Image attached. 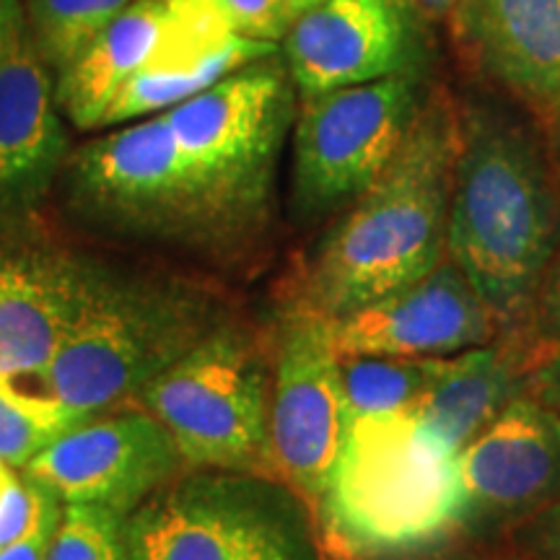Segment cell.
<instances>
[{"label": "cell", "instance_id": "cell-1", "mask_svg": "<svg viewBox=\"0 0 560 560\" xmlns=\"http://www.w3.org/2000/svg\"><path fill=\"white\" fill-rule=\"evenodd\" d=\"M457 115L450 257L495 325L511 327L532 312L560 247V170L514 109L470 100Z\"/></svg>", "mask_w": 560, "mask_h": 560}, {"label": "cell", "instance_id": "cell-2", "mask_svg": "<svg viewBox=\"0 0 560 560\" xmlns=\"http://www.w3.org/2000/svg\"><path fill=\"white\" fill-rule=\"evenodd\" d=\"M457 143V107L433 91L400 153L322 236L299 301L335 322L436 270L450 257Z\"/></svg>", "mask_w": 560, "mask_h": 560}, {"label": "cell", "instance_id": "cell-3", "mask_svg": "<svg viewBox=\"0 0 560 560\" xmlns=\"http://www.w3.org/2000/svg\"><path fill=\"white\" fill-rule=\"evenodd\" d=\"M314 511L340 558H431L462 535L457 457L425 444L410 410L350 418Z\"/></svg>", "mask_w": 560, "mask_h": 560}, {"label": "cell", "instance_id": "cell-4", "mask_svg": "<svg viewBox=\"0 0 560 560\" xmlns=\"http://www.w3.org/2000/svg\"><path fill=\"white\" fill-rule=\"evenodd\" d=\"M221 319L206 293L182 283L115 280L94 272L73 325L45 374L13 389L42 418L70 429L136 400ZM9 387V384H5Z\"/></svg>", "mask_w": 560, "mask_h": 560}, {"label": "cell", "instance_id": "cell-5", "mask_svg": "<svg viewBox=\"0 0 560 560\" xmlns=\"http://www.w3.org/2000/svg\"><path fill=\"white\" fill-rule=\"evenodd\" d=\"M296 89L276 52L161 112L198 192L208 234H247L270 208Z\"/></svg>", "mask_w": 560, "mask_h": 560}, {"label": "cell", "instance_id": "cell-6", "mask_svg": "<svg viewBox=\"0 0 560 560\" xmlns=\"http://www.w3.org/2000/svg\"><path fill=\"white\" fill-rule=\"evenodd\" d=\"M125 560H325L317 511L272 475L185 470L125 516Z\"/></svg>", "mask_w": 560, "mask_h": 560}, {"label": "cell", "instance_id": "cell-7", "mask_svg": "<svg viewBox=\"0 0 560 560\" xmlns=\"http://www.w3.org/2000/svg\"><path fill=\"white\" fill-rule=\"evenodd\" d=\"M136 400L164 425L187 470L272 475L270 359L244 327L215 325Z\"/></svg>", "mask_w": 560, "mask_h": 560}, {"label": "cell", "instance_id": "cell-8", "mask_svg": "<svg viewBox=\"0 0 560 560\" xmlns=\"http://www.w3.org/2000/svg\"><path fill=\"white\" fill-rule=\"evenodd\" d=\"M429 68L301 100L291 202L304 223L348 208L382 177L431 100Z\"/></svg>", "mask_w": 560, "mask_h": 560}, {"label": "cell", "instance_id": "cell-9", "mask_svg": "<svg viewBox=\"0 0 560 560\" xmlns=\"http://www.w3.org/2000/svg\"><path fill=\"white\" fill-rule=\"evenodd\" d=\"M348 431L340 355L332 319L293 301L280 319L270 359L272 475L317 503Z\"/></svg>", "mask_w": 560, "mask_h": 560}, {"label": "cell", "instance_id": "cell-10", "mask_svg": "<svg viewBox=\"0 0 560 560\" xmlns=\"http://www.w3.org/2000/svg\"><path fill=\"white\" fill-rule=\"evenodd\" d=\"M185 470L164 425L138 405L79 420L34 454L21 472L62 503H94L128 516Z\"/></svg>", "mask_w": 560, "mask_h": 560}, {"label": "cell", "instance_id": "cell-11", "mask_svg": "<svg viewBox=\"0 0 560 560\" xmlns=\"http://www.w3.org/2000/svg\"><path fill=\"white\" fill-rule=\"evenodd\" d=\"M420 13L410 0H319L283 37V62L301 100L429 68Z\"/></svg>", "mask_w": 560, "mask_h": 560}, {"label": "cell", "instance_id": "cell-12", "mask_svg": "<svg viewBox=\"0 0 560 560\" xmlns=\"http://www.w3.org/2000/svg\"><path fill=\"white\" fill-rule=\"evenodd\" d=\"M462 535L516 527L560 499V416L535 395H516L457 454Z\"/></svg>", "mask_w": 560, "mask_h": 560}, {"label": "cell", "instance_id": "cell-13", "mask_svg": "<svg viewBox=\"0 0 560 560\" xmlns=\"http://www.w3.org/2000/svg\"><path fill=\"white\" fill-rule=\"evenodd\" d=\"M73 187L109 221L208 234L198 192L164 115L91 140L73 161Z\"/></svg>", "mask_w": 560, "mask_h": 560}, {"label": "cell", "instance_id": "cell-14", "mask_svg": "<svg viewBox=\"0 0 560 560\" xmlns=\"http://www.w3.org/2000/svg\"><path fill=\"white\" fill-rule=\"evenodd\" d=\"M493 314L452 257L405 289L332 322L348 355H457L495 338Z\"/></svg>", "mask_w": 560, "mask_h": 560}, {"label": "cell", "instance_id": "cell-15", "mask_svg": "<svg viewBox=\"0 0 560 560\" xmlns=\"http://www.w3.org/2000/svg\"><path fill=\"white\" fill-rule=\"evenodd\" d=\"M450 21L478 73L552 120L560 109V0H457Z\"/></svg>", "mask_w": 560, "mask_h": 560}, {"label": "cell", "instance_id": "cell-16", "mask_svg": "<svg viewBox=\"0 0 560 560\" xmlns=\"http://www.w3.org/2000/svg\"><path fill=\"white\" fill-rule=\"evenodd\" d=\"M52 68L21 0H0V190L34 198L58 172L66 132Z\"/></svg>", "mask_w": 560, "mask_h": 560}, {"label": "cell", "instance_id": "cell-17", "mask_svg": "<svg viewBox=\"0 0 560 560\" xmlns=\"http://www.w3.org/2000/svg\"><path fill=\"white\" fill-rule=\"evenodd\" d=\"M91 280L94 270L66 255L0 249V382L21 389L45 374Z\"/></svg>", "mask_w": 560, "mask_h": 560}, {"label": "cell", "instance_id": "cell-18", "mask_svg": "<svg viewBox=\"0 0 560 560\" xmlns=\"http://www.w3.org/2000/svg\"><path fill=\"white\" fill-rule=\"evenodd\" d=\"M170 21L166 0H132L58 73L55 96L62 115L79 130L102 128L117 94L164 45Z\"/></svg>", "mask_w": 560, "mask_h": 560}, {"label": "cell", "instance_id": "cell-19", "mask_svg": "<svg viewBox=\"0 0 560 560\" xmlns=\"http://www.w3.org/2000/svg\"><path fill=\"white\" fill-rule=\"evenodd\" d=\"M520 359L499 346L465 350L429 395L410 408L418 436L457 457L520 395Z\"/></svg>", "mask_w": 560, "mask_h": 560}, {"label": "cell", "instance_id": "cell-20", "mask_svg": "<svg viewBox=\"0 0 560 560\" xmlns=\"http://www.w3.org/2000/svg\"><path fill=\"white\" fill-rule=\"evenodd\" d=\"M459 355V353H457ZM457 355H348L340 359L348 420L416 408Z\"/></svg>", "mask_w": 560, "mask_h": 560}, {"label": "cell", "instance_id": "cell-21", "mask_svg": "<svg viewBox=\"0 0 560 560\" xmlns=\"http://www.w3.org/2000/svg\"><path fill=\"white\" fill-rule=\"evenodd\" d=\"M132 0H26L34 42L58 75Z\"/></svg>", "mask_w": 560, "mask_h": 560}, {"label": "cell", "instance_id": "cell-22", "mask_svg": "<svg viewBox=\"0 0 560 560\" xmlns=\"http://www.w3.org/2000/svg\"><path fill=\"white\" fill-rule=\"evenodd\" d=\"M125 516L94 503H62V516L45 560H125Z\"/></svg>", "mask_w": 560, "mask_h": 560}, {"label": "cell", "instance_id": "cell-23", "mask_svg": "<svg viewBox=\"0 0 560 560\" xmlns=\"http://www.w3.org/2000/svg\"><path fill=\"white\" fill-rule=\"evenodd\" d=\"M66 425L42 418L30 405L13 395L11 387L0 382V462L24 470L26 462L39 454Z\"/></svg>", "mask_w": 560, "mask_h": 560}, {"label": "cell", "instance_id": "cell-24", "mask_svg": "<svg viewBox=\"0 0 560 560\" xmlns=\"http://www.w3.org/2000/svg\"><path fill=\"white\" fill-rule=\"evenodd\" d=\"M240 37L265 45H278L296 21V9L289 0H213Z\"/></svg>", "mask_w": 560, "mask_h": 560}, {"label": "cell", "instance_id": "cell-25", "mask_svg": "<svg viewBox=\"0 0 560 560\" xmlns=\"http://www.w3.org/2000/svg\"><path fill=\"white\" fill-rule=\"evenodd\" d=\"M60 516L62 501L37 482V506H34L30 527L21 532L16 540L0 548V560H45L55 537V529L60 524Z\"/></svg>", "mask_w": 560, "mask_h": 560}, {"label": "cell", "instance_id": "cell-26", "mask_svg": "<svg viewBox=\"0 0 560 560\" xmlns=\"http://www.w3.org/2000/svg\"><path fill=\"white\" fill-rule=\"evenodd\" d=\"M37 506V482L0 462V548L30 527Z\"/></svg>", "mask_w": 560, "mask_h": 560}, {"label": "cell", "instance_id": "cell-27", "mask_svg": "<svg viewBox=\"0 0 560 560\" xmlns=\"http://www.w3.org/2000/svg\"><path fill=\"white\" fill-rule=\"evenodd\" d=\"M514 540L527 560H560V499L516 524Z\"/></svg>", "mask_w": 560, "mask_h": 560}, {"label": "cell", "instance_id": "cell-28", "mask_svg": "<svg viewBox=\"0 0 560 560\" xmlns=\"http://www.w3.org/2000/svg\"><path fill=\"white\" fill-rule=\"evenodd\" d=\"M529 314L535 317L537 340L542 346H550L552 350L560 348V247L548 265V270H545Z\"/></svg>", "mask_w": 560, "mask_h": 560}, {"label": "cell", "instance_id": "cell-29", "mask_svg": "<svg viewBox=\"0 0 560 560\" xmlns=\"http://www.w3.org/2000/svg\"><path fill=\"white\" fill-rule=\"evenodd\" d=\"M529 387L535 392V397H540L542 402H548L550 408L560 416V348L552 350L548 359L537 366Z\"/></svg>", "mask_w": 560, "mask_h": 560}, {"label": "cell", "instance_id": "cell-30", "mask_svg": "<svg viewBox=\"0 0 560 560\" xmlns=\"http://www.w3.org/2000/svg\"><path fill=\"white\" fill-rule=\"evenodd\" d=\"M410 3L416 5L420 16L436 21V19H450L454 5H457V0H410Z\"/></svg>", "mask_w": 560, "mask_h": 560}, {"label": "cell", "instance_id": "cell-31", "mask_svg": "<svg viewBox=\"0 0 560 560\" xmlns=\"http://www.w3.org/2000/svg\"><path fill=\"white\" fill-rule=\"evenodd\" d=\"M436 560H527L522 552H450Z\"/></svg>", "mask_w": 560, "mask_h": 560}, {"label": "cell", "instance_id": "cell-32", "mask_svg": "<svg viewBox=\"0 0 560 560\" xmlns=\"http://www.w3.org/2000/svg\"><path fill=\"white\" fill-rule=\"evenodd\" d=\"M550 128V151H552V159H556L558 170H560V109L552 115V120L548 122Z\"/></svg>", "mask_w": 560, "mask_h": 560}, {"label": "cell", "instance_id": "cell-33", "mask_svg": "<svg viewBox=\"0 0 560 560\" xmlns=\"http://www.w3.org/2000/svg\"><path fill=\"white\" fill-rule=\"evenodd\" d=\"M289 3L293 5V9H296V13H301V11H306V9H310V5L319 3V0H289Z\"/></svg>", "mask_w": 560, "mask_h": 560}]
</instances>
